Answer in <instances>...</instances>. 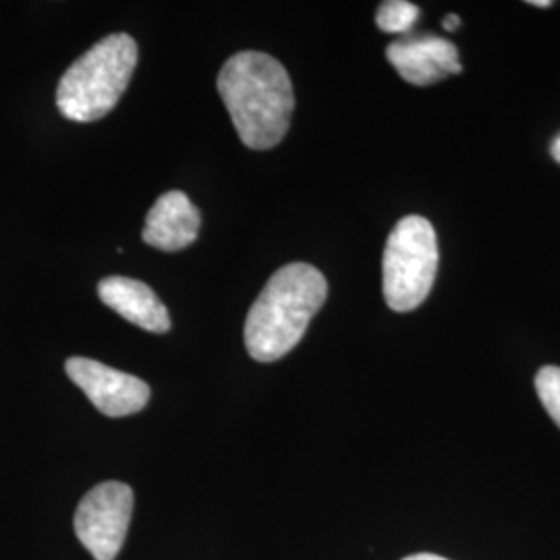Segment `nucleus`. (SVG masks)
Listing matches in <instances>:
<instances>
[{
  "instance_id": "9d476101",
  "label": "nucleus",
  "mask_w": 560,
  "mask_h": 560,
  "mask_svg": "<svg viewBox=\"0 0 560 560\" xmlns=\"http://www.w3.org/2000/svg\"><path fill=\"white\" fill-rule=\"evenodd\" d=\"M418 20L420 9L407 0H386L376 13V23L386 34H409Z\"/></svg>"
},
{
  "instance_id": "0eeeda50",
  "label": "nucleus",
  "mask_w": 560,
  "mask_h": 560,
  "mask_svg": "<svg viewBox=\"0 0 560 560\" xmlns=\"http://www.w3.org/2000/svg\"><path fill=\"white\" fill-rule=\"evenodd\" d=\"M386 57L400 78L413 85H432L463 71L457 46L439 36H413L393 42L386 48Z\"/></svg>"
},
{
  "instance_id": "1a4fd4ad",
  "label": "nucleus",
  "mask_w": 560,
  "mask_h": 560,
  "mask_svg": "<svg viewBox=\"0 0 560 560\" xmlns=\"http://www.w3.org/2000/svg\"><path fill=\"white\" fill-rule=\"evenodd\" d=\"M98 295L102 303L115 310L125 320L140 326L148 332H168L171 316L159 295L141 280L127 277H108L101 280Z\"/></svg>"
},
{
  "instance_id": "f03ea898",
  "label": "nucleus",
  "mask_w": 560,
  "mask_h": 560,
  "mask_svg": "<svg viewBox=\"0 0 560 560\" xmlns=\"http://www.w3.org/2000/svg\"><path fill=\"white\" fill-rule=\"evenodd\" d=\"M328 298V282L312 264L295 261L277 270L245 320V347L256 361L270 363L291 353Z\"/></svg>"
},
{
  "instance_id": "20e7f679",
  "label": "nucleus",
  "mask_w": 560,
  "mask_h": 560,
  "mask_svg": "<svg viewBox=\"0 0 560 560\" xmlns=\"http://www.w3.org/2000/svg\"><path fill=\"white\" fill-rule=\"evenodd\" d=\"M439 240L430 221L405 217L388 235L382 260L384 300L395 312H413L428 300L439 272Z\"/></svg>"
},
{
  "instance_id": "ddd939ff",
  "label": "nucleus",
  "mask_w": 560,
  "mask_h": 560,
  "mask_svg": "<svg viewBox=\"0 0 560 560\" xmlns=\"http://www.w3.org/2000/svg\"><path fill=\"white\" fill-rule=\"evenodd\" d=\"M400 560H451L444 559L441 555H432V552H418V555H409V557H405V559Z\"/></svg>"
},
{
  "instance_id": "39448f33",
  "label": "nucleus",
  "mask_w": 560,
  "mask_h": 560,
  "mask_svg": "<svg viewBox=\"0 0 560 560\" xmlns=\"http://www.w3.org/2000/svg\"><path fill=\"white\" fill-rule=\"evenodd\" d=\"M133 490L122 481H102L81 499L73 527L83 548L96 560H115L127 538Z\"/></svg>"
},
{
  "instance_id": "9b49d317",
  "label": "nucleus",
  "mask_w": 560,
  "mask_h": 560,
  "mask_svg": "<svg viewBox=\"0 0 560 560\" xmlns=\"http://www.w3.org/2000/svg\"><path fill=\"white\" fill-rule=\"evenodd\" d=\"M536 393L546 413L560 428V368L544 365L536 374Z\"/></svg>"
},
{
  "instance_id": "423d86ee",
  "label": "nucleus",
  "mask_w": 560,
  "mask_h": 560,
  "mask_svg": "<svg viewBox=\"0 0 560 560\" xmlns=\"http://www.w3.org/2000/svg\"><path fill=\"white\" fill-rule=\"evenodd\" d=\"M65 372L108 418L140 413L150 400V386L127 372L88 358H69Z\"/></svg>"
},
{
  "instance_id": "f257e3e1",
  "label": "nucleus",
  "mask_w": 560,
  "mask_h": 560,
  "mask_svg": "<svg viewBox=\"0 0 560 560\" xmlns=\"http://www.w3.org/2000/svg\"><path fill=\"white\" fill-rule=\"evenodd\" d=\"M219 94L247 148L270 150L287 136L295 108L293 83L270 55L240 52L226 60Z\"/></svg>"
},
{
  "instance_id": "6e6552de",
  "label": "nucleus",
  "mask_w": 560,
  "mask_h": 560,
  "mask_svg": "<svg viewBox=\"0 0 560 560\" xmlns=\"http://www.w3.org/2000/svg\"><path fill=\"white\" fill-rule=\"evenodd\" d=\"M200 212L183 191H166L145 217L143 241L161 252H180L198 240Z\"/></svg>"
},
{
  "instance_id": "2eb2a0df",
  "label": "nucleus",
  "mask_w": 560,
  "mask_h": 560,
  "mask_svg": "<svg viewBox=\"0 0 560 560\" xmlns=\"http://www.w3.org/2000/svg\"><path fill=\"white\" fill-rule=\"evenodd\" d=\"M527 4H532V7H541V9H546V7H550L552 2H550V0H529Z\"/></svg>"
},
{
  "instance_id": "7ed1b4c3",
  "label": "nucleus",
  "mask_w": 560,
  "mask_h": 560,
  "mask_svg": "<svg viewBox=\"0 0 560 560\" xmlns=\"http://www.w3.org/2000/svg\"><path fill=\"white\" fill-rule=\"evenodd\" d=\"M138 65V44L129 34H113L94 44L62 75L57 106L65 119L92 122L119 104Z\"/></svg>"
},
{
  "instance_id": "f8f14e48",
  "label": "nucleus",
  "mask_w": 560,
  "mask_h": 560,
  "mask_svg": "<svg viewBox=\"0 0 560 560\" xmlns=\"http://www.w3.org/2000/svg\"><path fill=\"white\" fill-rule=\"evenodd\" d=\"M442 25H444L446 32H457L460 25V18L459 15H446L444 21H442Z\"/></svg>"
},
{
  "instance_id": "4468645a",
  "label": "nucleus",
  "mask_w": 560,
  "mask_h": 560,
  "mask_svg": "<svg viewBox=\"0 0 560 560\" xmlns=\"http://www.w3.org/2000/svg\"><path fill=\"white\" fill-rule=\"evenodd\" d=\"M550 154H552V159L560 164V133L555 138V141H552V145H550Z\"/></svg>"
}]
</instances>
